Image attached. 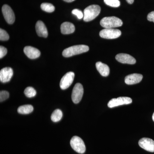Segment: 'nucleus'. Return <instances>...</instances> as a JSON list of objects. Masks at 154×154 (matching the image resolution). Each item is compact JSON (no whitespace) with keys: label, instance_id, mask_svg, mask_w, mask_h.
<instances>
[{"label":"nucleus","instance_id":"f257e3e1","mask_svg":"<svg viewBox=\"0 0 154 154\" xmlns=\"http://www.w3.org/2000/svg\"><path fill=\"white\" fill-rule=\"evenodd\" d=\"M89 50V47L84 45H74L68 48L63 51V56L65 57H70L77 54L88 52Z\"/></svg>","mask_w":154,"mask_h":154},{"label":"nucleus","instance_id":"f03ea898","mask_svg":"<svg viewBox=\"0 0 154 154\" xmlns=\"http://www.w3.org/2000/svg\"><path fill=\"white\" fill-rule=\"evenodd\" d=\"M101 12V8L98 5H91L84 10V21L90 22L95 19Z\"/></svg>","mask_w":154,"mask_h":154},{"label":"nucleus","instance_id":"7ed1b4c3","mask_svg":"<svg viewBox=\"0 0 154 154\" xmlns=\"http://www.w3.org/2000/svg\"><path fill=\"white\" fill-rule=\"evenodd\" d=\"M100 25L105 28H113L121 27L123 25V22L116 17H106L101 20Z\"/></svg>","mask_w":154,"mask_h":154},{"label":"nucleus","instance_id":"20e7f679","mask_svg":"<svg viewBox=\"0 0 154 154\" xmlns=\"http://www.w3.org/2000/svg\"><path fill=\"white\" fill-rule=\"evenodd\" d=\"M70 145L75 151L80 154L85 152L86 146L82 138L78 136H74L70 140Z\"/></svg>","mask_w":154,"mask_h":154},{"label":"nucleus","instance_id":"39448f33","mask_svg":"<svg viewBox=\"0 0 154 154\" xmlns=\"http://www.w3.org/2000/svg\"><path fill=\"white\" fill-rule=\"evenodd\" d=\"M121 35V31L113 28H105L100 31L99 35L102 38L107 39H114L118 38Z\"/></svg>","mask_w":154,"mask_h":154},{"label":"nucleus","instance_id":"423d86ee","mask_svg":"<svg viewBox=\"0 0 154 154\" xmlns=\"http://www.w3.org/2000/svg\"><path fill=\"white\" fill-rule=\"evenodd\" d=\"M84 94V88L82 85L80 83H77L75 85L72 94V102L75 104L79 103L82 98Z\"/></svg>","mask_w":154,"mask_h":154},{"label":"nucleus","instance_id":"0eeeda50","mask_svg":"<svg viewBox=\"0 0 154 154\" xmlns=\"http://www.w3.org/2000/svg\"><path fill=\"white\" fill-rule=\"evenodd\" d=\"M131 98L128 97H120L116 99H112L108 102V107L110 108L117 107L120 105H128L132 103Z\"/></svg>","mask_w":154,"mask_h":154},{"label":"nucleus","instance_id":"6e6552de","mask_svg":"<svg viewBox=\"0 0 154 154\" xmlns=\"http://www.w3.org/2000/svg\"><path fill=\"white\" fill-rule=\"evenodd\" d=\"M75 74L73 72H69L66 74L62 78L60 83L61 89L66 90L70 87L74 79Z\"/></svg>","mask_w":154,"mask_h":154},{"label":"nucleus","instance_id":"1a4fd4ad","mask_svg":"<svg viewBox=\"0 0 154 154\" xmlns=\"http://www.w3.org/2000/svg\"><path fill=\"white\" fill-rule=\"evenodd\" d=\"M3 16L6 22L9 24H13L15 22V16L14 11L10 6L4 5L2 8Z\"/></svg>","mask_w":154,"mask_h":154},{"label":"nucleus","instance_id":"9d476101","mask_svg":"<svg viewBox=\"0 0 154 154\" xmlns=\"http://www.w3.org/2000/svg\"><path fill=\"white\" fill-rule=\"evenodd\" d=\"M139 145L147 151L154 152V141L149 138L144 137L139 141Z\"/></svg>","mask_w":154,"mask_h":154},{"label":"nucleus","instance_id":"9b49d317","mask_svg":"<svg viewBox=\"0 0 154 154\" xmlns=\"http://www.w3.org/2000/svg\"><path fill=\"white\" fill-rule=\"evenodd\" d=\"M13 69L11 68H4L0 71V81L4 83L10 82L13 77Z\"/></svg>","mask_w":154,"mask_h":154},{"label":"nucleus","instance_id":"f8f14e48","mask_svg":"<svg viewBox=\"0 0 154 154\" xmlns=\"http://www.w3.org/2000/svg\"><path fill=\"white\" fill-rule=\"evenodd\" d=\"M116 59L122 63L134 64L136 63V60L134 57L126 54L121 53L117 54L116 56Z\"/></svg>","mask_w":154,"mask_h":154},{"label":"nucleus","instance_id":"ddd939ff","mask_svg":"<svg viewBox=\"0 0 154 154\" xmlns=\"http://www.w3.org/2000/svg\"><path fill=\"white\" fill-rule=\"evenodd\" d=\"M142 75L140 74L134 73L128 75L125 77V82L128 85H133L140 82L142 80Z\"/></svg>","mask_w":154,"mask_h":154},{"label":"nucleus","instance_id":"4468645a","mask_svg":"<svg viewBox=\"0 0 154 154\" xmlns=\"http://www.w3.org/2000/svg\"><path fill=\"white\" fill-rule=\"evenodd\" d=\"M24 52L25 55L31 59H35L40 55V51L37 48L31 46H26L24 48Z\"/></svg>","mask_w":154,"mask_h":154},{"label":"nucleus","instance_id":"2eb2a0df","mask_svg":"<svg viewBox=\"0 0 154 154\" xmlns=\"http://www.w3.org/2000/svg\"><path fill=\"white\" fill-rule=\"evenodd\" d=\"M36 30L37 35L40 37L46 38L48 36L47 28L44 23L41 21H38L36 22Z\"/></svg>","mask_w":154,"mask_h":154},{"label":"nucleus","instance_id":"dca6fc26","mask_svg":"<svg viewBox=\"0 0 154 154\" xmlns=\"http://www.w3.org/2000/svg\"><path fill=\"white\" fill-rule=\"evenodd\" d=\"M60 29L62 34H69L74 32L75 27L74 25L72 23L65 22L61 25Z\"/></svg>","mask_w":154,"mask_h":154},{"label":"nucleus","instance_id":"f3484780","mask_svg":"<svg viewBox=\"0 0 154 154\" xmlns=\"http://www.w3.org/2000/svg\"><path fill=\"white\" fill-rule=\"evenodd\" d=\"M96 66L97 70L102 76L107 77L109 75L110 69L107 65L101 62H98L96 64Z\"/></svg>","mask_w":154,"mask_h":154},{"label":"nucleus","instance_id":"a211bd4d","mask_svg":"<svg viewBox=\"0 0 154 154\" xmlns=\"http://www.w3.org/2000/svg\"><path fill=\"white\" fill-rule=\"evenodd\" d=\"M33 110V106L30 105H26L20 106L18 108V112L20 114H28L31 113Z\"/></svg>","mask_w":154,"mask_h":154},{"label":"nucleus","instance_id":"6ab92c4d","mask_svg":"<svg viewBox=\"0 0 154 154\" xmlns=\"http://www.w3.org/2000/svg\"><path fill=\"white\" fill-rule=\"evenodd\" d=\"M63 117V113L60 109H56L53 112L51 115V120L54 122H58L60 121Z\"/></svg>","mask_w":154,"mask_h":154},{"label":"nucleus","instance_id":"aec40b11","mask_svg":"<svg viewBox=\"0 0 154 154\" xmlns=\"http://www.w3.org/2000/svg\"><path fill=\"white\" fill-rule=\"evenodd\" d=\"M42 10L48 13H52L55 10V8L52 4L50 3H44L41 5Z\"/></svg>","mask_w":154,"mask_h":154},{"label":"nucleus","instance_id":"412c9836","mask_svg":"<svg viewBox=\"0 0 154 154\" xmlns=\"http://www.w3.org/2000/svg\"><path fill=\"white\" fill-rule=\"evenodd\" d=\"M24 94L28 98H32L36 96V90L32 87H28L25 89Z\"/></svg>","mask_w":154,"mask_h":154},{"label":"nucleus","instance_id":"4be33fe9","mask_svg":"<svg viewBox=\"0 0 154 154\" xmlns=\"http://www.w3.org/2000/svg\"><path fill=\"white\" fill-rule=\"evenodd\" d=\"M104 1L107 5L113 8H118L120 5L119 0H104Z\"/></svg>","mask_w":154,"mask_h":154},{"label":"nucleus","instance_id":"5701e85b","mask_svg":"<svg viewBox=\"0 0 154 154\" xmlns=\"http://www.w3.org/2000/svg\"><path fill=\"white\" fill-rule=\"evenodd\" d=\"M9 35L5 30L1 28L0 29V40L1 41H7L9 39Z\"/></svg>","mask_w":154,"mask_h":154},{"label":"nucleus","instance_id":"b1692460","mask_svg":"<svg viewBox=\"0 0 154 154\" xmlns=\"http://www.w3.org/2000/svg\"><path fill=\"white\" fill-rule=\"evenodd\" d=\"M9 97V94L7 91H1L0 92V102L5 101Z\"/></svg>","mask_w":154,"mask_h":154},{"label":"nucleus","instance_id":"393cba45","mask_svg":"<svg viewBox=\"0 0 154 154\" xmlns=\"http://www.w3.org/2000/svg\"><path fill=\"white\" fill-rule=\"evenodd\" d=\"M72 13L74 15L77 16V18L79 19H81L84 18V14H83L82 11H80L78 9H74L72 11Z\"/></svg>","mask_w":154,"mask_h":154},{"label":"nucleus","instance_id":"a878e982","mask_svg":"<svg viewBox=\"0 0 154 154\" xmlns=\"http://www.w3.org/2000/svg\"><path fill=\"white\" fill-rule=\"evenodd\" d=\"M8 52V50L4 46H0V58H2L3 57L5 56L7 54Z\"/></svg>","mask_w":154,"mask_h":154},{"label":"nucleus","instance_id":"bb28decb","mask_svg":"<svg viewBox=\"0 0 154 154\" xmlns=\"http://www.w3.org/2000/svg\"><path fill=\"white\" fill-rule=\"evenodd\" d=\"M147 18V20L149 21L152 22L154 23V11H152V12L149 13Z\"/></svg>","mask_w":154,"mask_h":154},{"label":"nucleus","instance_id":"cd10ccee","mask_svg":"<svg viewBox=\"0 0 154 154\" xmlns=\"http://www.w3.org/2000/svg\"><path fill=\"white\" fill-rule=\"evenodd\" d=\"M126 1L129 4H132L134 2V0H126Z\"/></svg>","mask_w":154,"mask_h":154},{"label":"nucleus","instance_id":"c85d7f7f","mask_svg":"<svg viewBox=\"0 0 154 154\" xmlns=\"http://www.w3.org/2000/svg\"><path fill=\"white\" fill-rule=\"evenodd\" d=\"M64 2H74L75 0H63Z\"/></svg>","mask_w":154,"mask_h":154},{"label":"nucleus","instance_id":"c756f323","mask_svg":"<svg viewBox=\"0 0 154 154\" xmlns=\"http://www.w3.org/2000/svg\"><path fill=\"white\" fill-rule=\"evenodd\" d=\"M152 119H153V121L154 122V112L153 114V115H152Z\"/></svg>","mask_w":154,"mask_h":154}]
</instances>
